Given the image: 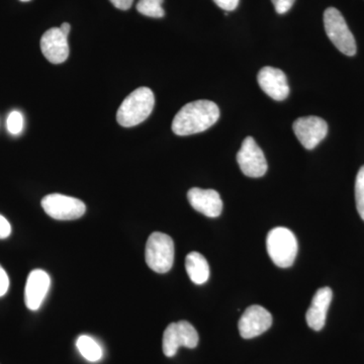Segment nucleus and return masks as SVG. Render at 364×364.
I'll return each instance as SVG.
<instances>
[{
	"instance_id": "7ed1b4c3",
	"label": "nucleus",
	"mask_w": 364,
	"mask_h": 364,
	"mask_svg": "<svg viewBox=\"0 0 364 364\" xmlns=\"http://www.w3.org/2000/svg\"><path fill=\"white\" fill-rule=\"evenodd\" d=\"M268 255L279 267H291L298 255V240L291 230L284 227L272 229L267 235Z\"/></svg>"
},
{
	"instance_id": "f3484780",
	"label": "nucleus",
	"mask_w": 364,
	"mask_h": 364,
	"mask_svg": "<svg viewBox=\"0 0 364 364\" xmlns=\"http://www.w3.org/2000/svg\"><path fill=\"white\" fill-rule=\"evenodd\" d=\"M77 348L80 352L81 355L86 359V360L91 361V363H97L102 358V350L100 348V344L95 340L87 336V335H82L79 337L77 342Z\"/></svg>"
},
{
	"instance_id": "5701e85b",
	"label": "nucleus",
	"mask_w": 364,
	"mask_h": 364,
	"mask_svg": "<svg viewBox=\"0 0 364 364\" xmlns=\"http://www.w3.org/2000/svg\"><path fill=\"white\" fill-rule=\"evenodd\" d=\"M9 287V275L6 270L0 265V296H4L7 293Z\"/></svg>"
},
{
	"instance_id": "f257e3e1",
	"label": "nucleus",
	"mask_w": 364,
	"mask_h": 364,
	"mask_svg": "<svg viewBox=\"0 0 364 364\" xmlns=\"http://www.w3.org/2000/svg\"><path fill=\"white\" fill-rule=\"evenodd\" d=\"M220 109L210 100L189 102L177 112L172 122V131L177 136H189L207 131L217 123Z\"/></svg>"
},
{
	"instance_id": "a211bd4d",
	"label": "nucleus",
	"mask_w": 364,
	"mask_h": 364,
	"mask_svg": "<svg viewBox=\"0 0 364 364\" xmlns=\"http://www.w3.org/2000/svg\"><path fill=\"white\" fill-rule=\"evenodd\" d=\"M163 2L164 0H139L136 11L149 18H161L165 16Z\"/></svg>"
},
{
	"instance_id": "6e6552de",
	"label": "nucleus",
	"mask_w": 364,
	"mask_h": 364,
	"mask_svg": "<svg viewBox=\"0 0 364 364\" xmlns=\"http://www.w3.org/2000/svg\"><path fill=\"white\" fill-rule=\"evenodd\" d=\"M237 162L241 171L246 176L258 178L267 173L268 165L263 151L256 144L252 136H247L242 143L237 154Z\"/></svg>"
},
{
	"instance_id": "bb28decb",
	"label": "nucleus",
	"mask_w": 364,
	"mask_h": 364,
	"mask_svg": "<svg viewBox=\"0 0 364 364\" xmlns=\"http://www.w3.org/2000/svg\"><path fill=\"white\" fill-rule=\"evenodd\" d=\"M21 1H23V2H28V1H31V0H21Z\"/></svg>"
},
{
	"instance_id": "b1692460",
	"label": "nucleus",
	"mask_w": 364,
	"mask_h": 364,
	"mask_svg": "<svg viewBox=\"0 0 364 364\" xmlns=\"http://www.w3.org/2000/svg\"><path fill=\"white\" fill-rule=\"evenodd\" d=\"M11 233V227L4 215H0V239H6Z\"/></svg>"
},
{
	"instance_id": "393cba45",
	"label": "nucleus",
	"mask_w": 364,
	"mask_h": 364,
	"mask_svg": "<svg viewBox=\"0 0 364 364\" xmlns=\"http://www.w3.org/2000/svg\"><path fill=\"white\" fill-rule=\"evenodd\" d=\"M112 6L117 7V9L121 11H128L133 6L134 0H109Z\"/></svg>"
},
{
	"instance_id": "dca6fc26",
	"label": "nucleus",
	"mask_w": 364,
	"mask_h": 364,
	"mask_svg": "<svg viewBox=\"0 0 364 364\" xmlns=\"http://www.w3.org/2000/svg\"><path fill=\"white\" fill-rule=\"evenodd\" d=\"M186 269L189 279L196 284H203L210 277V267L202 254L191 252L186 258Z\"/></svg>"
},
{
	"instance_id": "4468645a",
	"label": "nucleus",
	"mask_w": 364,
	"mask_h": 364,
	"mask_svg": "<svg viewBox=\"0 0 364 364\" xmlns=\"http://www.w3.org/2000/svg\"><path fill=\"white\" fill-rule=\"evenodd\" d=\"M51 279L42 269H35L28 274L25 291V301L28 310H39L49 291Z\"/></svg>"
},
{
	"instance_id": "2eb2a0df",
	"label": "nucleus",
	"mask_w": 364,
	"mask_h": 364,
	"mask_svg": "<svg viewBox=\"0 0 364 364\" xmlns=\"http://www.w3.org/2000/svg\"><path fill=\"white\" fill-rule=\"evenodd\" d=\"M332 298L333 291L330 287H322L316 291L312 304L306 314V323L311 329L321 331L324 328Z\"/></svg>"
},
{
	"instance_id": "6ab92c4d",
	"label": "nucleus",
	"mask_w": 364,
	"mask_h": 364,
	"mask_svg": "<svg viewBox=\"0 0 364 364\" xmlns=\"http://www.w3.org/2000/svg\"><path fill=\"white\" fill-rule=\"evenodd\" d=\"M355 200L358 214L364 221V165L359 169L356 176Z\"/></svg>"
},
{
	"instance_id": "4be33fe9",
	"label": "nucleus",
	"mask_w": 364,
	"mask_h": 364,
	"mask_svg": "<svg viewBox=\"0 0 364 364\" xmlns=\"http://www.w3.org/2000/svg\"><path fill=\"white\" fill-rule=\"evenodd\" d=\"M240 0H214L215 4L220 9H224L226 11H235L239 6Z\"/></svg>"
},
{
	"instance_id": "1a4fd4ad",
	"label": "nucleus",
	"mask_w": 364,
	"mask_h": 364,
	"mask_svg": "<svg viewBox=\"0 0 364 364\" xmlns=\"http://www.w3.org/2000/svg\"><path fill=\"white\" fill-rule=\"evenodd\" d=\"M293 128L294 135L308 150L317 147L328 134L327 123L321 117L315 116L299 117L294 122Z\"/></svg>"
},
{
	"instance_id": "20e7f679",
	"label": "nucleus",
	"mask_w": 364,
	"mask_h": 364,
	"mask_svg": "<svg viewBox=\"0 0 364 364\" xmlns=\"http://www.w3.org/2000/svg\"><path fill=\"white\" fill-rule=\"evenodd\" d=\"M145 259L153 272H168L174 262V243L171 237L160 232L151 234L146 244Z\"/></svg>"
},
{
	"instance_id": "aec40b11",
	"label": "nucleus",
	"mask_w": 364,
	"mask_h": 364,
	"mask_svg": "<svg viewBox=\"0 0 364 364\" xmlns=\"http://www.w3.org/2000/svg\"><path fill=\"white\" fill-rule=\"evenodd\" d=\"M6 128L11 135H20L23 129V114L18 111L11 112L7 117Z\"/></svg>"
},
{
	"instance_id": "0eeeda50",
	"label": "nucleus",
	"mask_w": 364,
	"mask_h": 364,
	"mask_svg": "<svg viewBox=\"0 0 364 364\" xmlns=\"http://www.w3.org/2000/svg\"><path fill=\"white\" fill-rule=\"evenodd\" d=\"M46 214L59 221H71L85 214L86 207L82 200L60 193H51L42 200Z\"/></svg>"
},
{
	"instance_id": "39448f33",
	"label": "nucleus",
	"mask_w": 364,
	"mask_h": 364,
	"mask_svg": "<svg viewBox=\"0 0 364 364\" xmlns=\"http://www.w3.org/2000/svg\"><path fill=\"white\" fill-rule=\"evenodd\" d=\"M324 26L328 38L340 52L346 56L356 54V42L352 35L346 21L335 7H329L324 13Z\"/></svg>"
},
{
	"instance_id": "f03ea898",
	"label": "nucleus",
	"mask_w": 364,
	"mask_h": 364,
	"mask_svg": "<svg viewBox=\"0 0 364 364\" xmlns=\"http://www.w3.org/2000/svg\"><path fill=\"white\" fill-rule=\"evenodd\" d=\"M154 105V93L150 88H136L124 98L117 109V123L124 128L138 126L149 117Z\"/></svg>"
},
{
	"instance_id": "412c9836",
	"label": "nucleus",
	"mask_w": 364,
	"mask_h": 364,
	"mask_svg": "<svg viewBox=\"0 0 364 364\" xmlns=\"http://www.w3.org/2000/svg\"><path fill=\"white\" fill-rule=\"evenodd\" d=\"M275 11L279 14H287L293 7L296 0H272Z\"/></svg>"
},
{
	"instance_id": "423d86ee",
	"label": "nucleus",
	"mask_w": 364,
	"mask_h": 364,
	"mask_svg": "<svg viewBox=\"0 0 364 364\" xmlns=\"http://www.w3.org/2000/svg\"><path fill=\"white\" fill-rule=\"evenodd\" d=\"M198 344V334L196 328L186 321L171 323L163 334L162 348L167 358H173L181 346L196 348Z\"/></svg>"
},
{
	"instance_id": "9d476101",
	"label": "nucleus",
	"mask_w": 364,
	"mask_h": 364,
	"mask_svg": "<svg viewBox=\"0 0 364 364\" xmlns=\"http://www.w3.org/2000/svg\"><path fill=\"white\" fill-rule=\"evenodd\" d=\"M272 325V314L261 306H251L239 321L238 328L242 338L252 339L267 332Z\"/></svg>"
},
{
	"instance_id": "f8f14e48",
	"label": "nucleus",
	"mask_w": 364,
	"mask_h": 364,
	"mask_svg": "<svg viewBox=\"0 0 364 364\" xmlns=\"http://www.w3.org/2000/svg\"><path fill=\"white\" fill-rule=\"evenodd\" d=\"M261 90L277 102L286 100L289 95V86L286 74L274 67H263L257 76Z\"/></svg>"
},
{
	"instance_id": "a878e982",
	"label": "nucleus",
	"mask_w": 364,
	"mask_h": 364,
	"mask_svg": "<svg viewBox=\"0 0 364 364\" xmlns=\"http://www.w3.org/2000/svg\"><path fill=\"white\" fill-rule=\"evenodd\" d=\"M60 30H61L62 32L65 33L66 36H69V33H70V31H71L70 23H62L61 26H60Z\"/></svg>"
},
{
	"instance_id": "9b49d317",
	"label": "nucleus",
	"mask_w": 364,
	"mask_h": 364,
	"mask_svg": "<svg viewBox=\"0 0 364 364\" xmlns=\"http://www.w3.org/2000/svg\"><path fill=\"white\" fill-rule=\"evenodd\" d=\"M41 50L52 64L63 63L69 56L68 36L60 28H50L41 39Z\"/></svg>"
},
{
	"instance_id": "ddd939ff",
	"label": "nucleus",
	"mask_w": 364,
	"mask_h": 364,
	"mask_svg": "<svg viewBox=\"0 0 364 364\" xmlns=\"http://www.w3.org/2000/svg\"><path fill=\"white\" fill-rule=\"evenodd\" d=\"M188 198L191 207L205 217L217 218L222 214V198L214 189H189Z\"/></svg>"
}]
</instances>
